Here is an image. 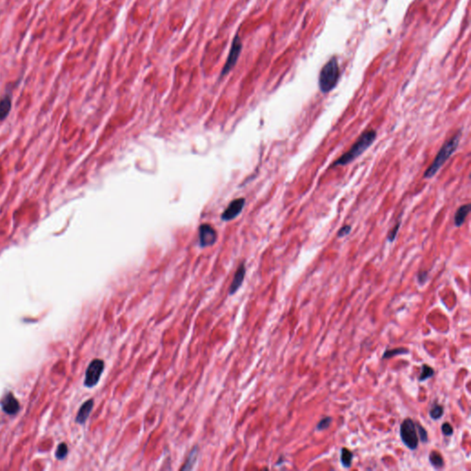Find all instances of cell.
Returning <instances> with one entry per match:
<instances>
[{"label": "cell", "mask_w": 471, "mask_h": 471, "mask_svg": "<svg viewBox=\"0 0 471 471\" xmlns=\"http://www.w3.org/2000/svg\"><path fill=\"white\" fill-rule=\"evenodd\" d=\"M418 279H419V282H421L422 283H424V282L426 281V279H427V272H420L419 275H418Z\"/></svg>", "instance_id": "cell-26"}, {"label": "cell", "mask_w": 471, "mask_h": 471, "mask_svg": "<svg viewBox=\"0 0 471 471\" xmlns=\"http://www.w3.org/2000/svg\"><path fill=\"white\" fill-rule=\"evenodd\" d=\"M461 134L462 132H457L450 140L445 142L444 146L440 149L439 153L435 157L434 162L431 164L429 168H427L426 171L424 172V178H433L435 174L438 172L440 168H442L444 164L448 160V158L455 153L460 142Z\"/></svg>", "instance_id": "cell-2"}, {"label": "cell", "mask_w": 471, "mask_h": 471, "mask_svg": "<svg viewBox=\"0 0 471 471\" xmlns=\"http://www.w3.org/2000/svg\"><path fill=\"white\" fill-rule=\"evenodd\" d=\"M399 227H400V222H398V223L396 224L395 227L393 228L392 230L389 231V233H388V237H387V240H388L389 242H392V241H394L395 239H396V237H397V234H398V229H399Z\"/></svg>", "instance_id": "cell-22"}, {"label": "cell", "mask_w": 471, "mask_h": 471, "mask_svg": "<svg viewBox=\"0 0 471 471\" xmlns=\"http://www.w3.org/2000/svg\"><path fill=\"white\" fill-rule=\"evenodd\" d=\"M470 212V204H464L460 206L458 210L456 211V213L455 214V217H454V223H455V226L457 227H460L461 225L464 224V222L466 221V216L469 214Z\"/></svg>", "instance_id": "cell-12"}, {"label": "cell", "mask_w": 471, "mask_h": 471, "mask_svg": "<svg viewBox=\"0 0 471 471\" xmlns=\"http://www.w3.org/2000/svg\"><path fill=\"white\" fill-rule=\"evenodd\" d=\"M400 437L404 445L414 450L419 444V437L416 432V424L411 419L404 420L400 425Z\"/></svg>", "instance_id": "cell-4"}, {"label": "cell", "mask_w": 471, "mask_h": 471, "mask_svg": "<svg viewBox=\"0 0 471 471\" xmlns=\"http://www.w3.org/2000/svg\"><path fill=\"white\" fill-rule=\"evenodd\" d=\"M196 457H197V449H196V448H194V450L190 453V455H189L188 456V460L185 463L184 466L182 467V469H183V470L192 469V468H193V465L195 463Z\"/></svg>", "instance_id": "cell-17"}, {"label": "cell", "mask_w": 471, "mask_h": 471, "mask_svg": "<svg viewBox=\"0 0 471 471\" xmlns=\"http://www.w3.org/2000/svg\"><path fill=\"white\" fill-rule=\"evenodd\" d=\"M12 101L10 95H5L0 100V121H4L9 116L11 110Z\"/></svg>", "instance_id": "cell-13"}, {"label": "cell", "mask_w": 471, "mask_h": 471, "mask_svg": "<svg viewBox=\"0 0 471 471\" xmlns=\"http://www.w3.org/2000/svg\"><path fill=\"white\" fill-rule=\"evenodd\" d=\"M216 240H217V234H216L215 228L212 225H208V224L200 225V246L203 247V248L212 246V245L215 244Z\"/></svg>", "instance_id": "cell-7"}, {"label": "cell", "mask_w": 471, "mask_h": 471, "mask_svg": "<svg viewBox=\"0 0 471 471\" xmlns=\"http://www.w3.org/2000/svg\"><path fill=\"white\" fill-rule=\"evenodd\" d=\"M443 414H444V408L440 405H435L430 410V416L432 419H440L443 416Z\"/></svg>", "instance_id": "cell-18"}, {"label": "cell", "mask_w": 471, "mask_h": 471, "mask_svg": "<svg viewBox=\"0 0 471 471\" xmlns=\"http://www.w3.org/2000/svg\"><path fill=\"white\" fill-rule=\"evenodd\" d=\"M442 432L445 436H449V435H452L454 431H453L451 424H448V423H445L442 425Z\"/></svg>", "instance_id": "cell-25"}, {"label": "cell", "mask_w": 471, "mask_h": 471, "mask_svg": "<svg viewBox=\"0 0 471 471\" xmlns=\"http://www.w3.org/2000/svg\"><path fill=\"white\" fill-rule=\"evenodd\" d=\"M430 462L432 463L433 466L439 468V467H442L444 466V459L443 457L441 456L439 453L435 452V451H433L431 454H430Z\"/></svg>", "instance_id": "cell-15"}, {"label": "cell", "mask_w": 471, "mask_h": 471, "mask_svg": "<svg viewBox=\"0 0 471 471\" xmlns=\"http://www.w3.org/2000/svg\"><path fill=\"white\" fill-rule=\"evenodd\" d=\"M245 274H246V268H245V265L242 263L241 266L238 268L235 275H234V279H233V281H232V283H231L229 292H228L230 296L234 295V293L240 289L241 284H242L243 281H244Z\"/></svg>", "instance_id": "cell-10"}, {"label": "cell", "mask_w": 471, "mask_h": 471, "mask_svg": "<svg viewBox=\"0 0 471 471\" xmlns=\"http://www.w3.org/2000/svg\"><path fill=\"white\" fill-rule=\"evenodd\" d=\"M244 205H245L244 198H239V199L232 201L230 204L227 206V208L225 210V212L222 214V216H221L222 220L230 221V220L234 219L241 214Z\"/></svg>", "instance_id": "cell-8"}, {"label": "cell", "mask_w": 471, "mask_h": 471, "mask_svg": "<svg viewBox=\"0 0 471 471\" xmlns=\"http://www.w3.org/2000/svg\"><path fill=\"white\" fill-rule=\"evenodd\" d=\"M351 230V225H343V226L340 228V230H339V232H338V237L340 238V239H341V238H344V237H346V236L349 235V234H350Z\"/></svg>", "instance_id": "cell-24"}, {"label": "cell", "mask_w": 471, "mask_h": 471, "mask_svg": "<svg viewBox=\"0 0 471 471\" xmlns=\"http://www.w3.org/2000/svg\"><path fill=\"white\" fill-rule=\"evenodd\" d=\"M1 408L3 409V411H5L6 414H9V415H14L20 410L21 407H20V403H19L18 399L12 395V393H9L2 399Z\"/></svg>", "instance_id": "cell-9"}, {"label": "cell", "mask_w": 471, "mask_h": 471, "mask_svg": "<svg viewBox=\"0 0 471 471\" xmlns=\"http://www.w3.org/2000/svg\"><path fill=\"white\" fill-rule=\"evenodd\" d=\"M340 78V68L337 58H330L320 70L319 87L322 93H329L336 88Z\"/></svg>", "instance_id": "cell-3"}, {"label": "cell", "mask_w": 471, "mask_h": 471, "mask_svg": "<svg viewBox=\"0 0 471 471\" xmlns=\"http://www.w3.org/2000/svg\"><path fill=\"white\" fill-rule=\"evenodd\" d=\"M93 407H94V400L93 399H89L85 403H83V405L81 406V408H79V414L76 417V423L79 424H84L87 422L88 418H89Z\"/></svg>", "instance_id": "cell-11"}, {"label": "cell", "mask_w": 471, "mask_h": 471, "mask_svg": "<svg viewBox=\"0 0 471 471\" xmlns=\"http://www.w3.org/2000/svg\"><path fill=\"white\" fill-rule=\"evenodd\" d=\"M104 362L101 359H94L89 364L85 374L84 385L87 387H93L100 381V377L104 371Z\"/></svg>", "instance_id": "cell-6"}, {"label": "cell", "mask_w": 471, "mask_h": 471, "mask_svg": "<svg viewBox=\"0 0 471 471\" xmlns=\"http://www.w3.org/2000/svg\"><path fill=\"white\" fill-rule=\"evenodd\" d=\"M331 422H332V419H331L330 417H326V418H323V419L320 421V423H319V424L317 425V430H319V431H322V430L327 429V428L330 426V424H331Z\"/></svg>", "instance_id": "cell-21"}, {"label": "cell", "mask_w": 471, "mask_h": 471, "mask_svg": "<svg viewBox=\"0 0 471 471\" xmlns=\"http://www.w3.org/2000/svg\"><path fill=\"white\" fill-rule=\"evenodd\" d=\"M408 351L407 349H404V348H398V349H394V350H390V351H385V354H384V356H383V358H384V359L391 358L393 356L407 354Z\"/></svg>", "instance_id": "cell-20"}, {"label": "cell", "mask_w": 471, "mask_h": 471, "mask_svg": "<svg viewBox=\"0 0 471 471\" xmlns=\"http://www.w3.org/2000/svg\"><path fill=\"white\" fill-rule=\"evenodd\" d=\"M416 424V427H417V429H418V431H419L420 439L422 440V442H424V443L427 442V440H428V435H427V432H426V430L424 429V427H423L422 425H420V424Z\"/></svg>", "instance_id": "cell-23"}, {"label": "cell", "mask_w": 471, "mask_h": 471, "mask_svg": "<svg viewBox=\"0 0 471 471\" xmlns=\"http://www.w3.org/2000/svg\"><path fill=\"white\" fill-rule=\"evenodd\" d=\"M352 458H354V455H352L351 451L348 450L347 448H342L341 449L340 461L342 463V466H345V467H350Z\"/></svg>", "instance_id": "cell-14"}, {"label": "cell", "mask_w": 471, "mask_h": 471, "mask_svg": "<svg viewBox=\"0 0 471 471\" xmlns=\"http://www.w3.org/2000/svg\"><path fill=\"white\" fill-rule=\"evenodd\" d=\"M68 445H66L65 443H62V444H60V445H58L57 449H56V452H55V456L57 457L58 459L63 460L64 458L68 455Z\"/></svg>", "instance_id": "cell-19"}, {"label": "cell", "mask_w": 471, "mask_h": 471, "mask_svg": "<svg viewBox=\"0 0 471 471\" xmlns=\"http://www.w3.org/2000/svg\"><path fill=\"white\" fill-rule=\"evenodd\" d=\"M242 47H243V44H242L241 36L239 34H236L231 43L230 51L225 61V66L220 74V79L228 75L231 70L235 68L236 64L238 63V60L241 55Z\"/></svg>", "instance_id": "cell-5"}, {"label": "cell", "mask_w": 471, "mask_h": 471, "mask_svg": "<svg viewBox=\"0 0 471 471\" xmlns=\"http://www.w3.org/2000/svg\"><path fill=\"white\" fill-rule=\"evenodd\" d=\"M377 138V132L375 130H367L362 134L358 140L354 144V146L350 148V150L346 152L341 157H339L335 162L332 164V167H339V166H345L356 160L357 157L361 156L364 152L367 150L368 147L372 146V144Z\"/></svg>", "instance_id": "cell-1"}, {"label": "cell", "mask_w": 471, "mask_h": 471, "mask_svg": "<svg viewBox=\"0 0 471 471\" xmlns=\"http://www.w3.org/2000/svg\"><path fill=\"white\" fill-rule=\"evenodd\" d=\"M435 374V370L432 367L424 365L422 367V372L420 375L419 380L421 382H424V380H427L430 377H433Z\"/></svg>", "instance_id": "cell-16"}]
</instances>
